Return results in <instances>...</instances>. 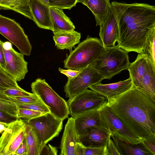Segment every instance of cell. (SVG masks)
<instances>
[{
  "instance_id": "cell-1",
  "label": "cell",
  "mask_w": 155,
  "mask_h": 155,
  "mask_svg": "<svg viewBox=\"0 0 155 155\" xmlns=\"http://www.w3.org/2000/svg\"><path fill=\"white\" fill-rule=\"evenodd\" d=\"M106 105L132 134L143 140L155 139V98L133 86L107 98Z\"/></svg>"
},
{
  "instance_id": "cell-2",
  "label": "cell",
  "mask_w": 155,
  "mask_h": 155,
  "mask_svg": "<svg viewBox=\"0 0 155 155\" xmlns=\"http://www.w3.org/2000/svg\"><path fill=\"white\" fill-rule=\"evenodd\" d=\"M117 23V46L127 52L142 53L149 35L155 31V7L146 3H111Z\"/></svg>"
},
{
  "instance_id": "cell-3",
  "label": "cell",
  "mask_w": 155,
  "mask_h": 155,
  "mask_svg": "<svg viewBox=\"0 0 155 155\" xmlns=\"http://www.w3.org/2000/svg\"><path fill=\"white\" fill-rule=\"evenodd\" d=\"M105 50L100 40L88 35L86 39L79 43L64 61V67L78 70L90 64Z\"/></svg>"
},
{
  "instance_id": "cell-4",
  "label": "cell",
  "mask_w": 155,
  "mask_h": 155,
  "mask_svg": "<svg viewBox=\"0 0 155 155\" xmlns=\"http://www.w3.org/2000/svg\"><path fill=\"white\" fill-rule=\"evenodd\" d=\"M105 51L90 64L110 79L122 71L128 70L130 63L128 52L117 45L105 47Z\"/></svg>"
},
{
  "instance_id": "cell-5",
  "label": "cell",
  "mask_w": 155,
  "mask_h": 155,
  "mask_svg": "<svg viewBox=\"0 0 155 155\" xmlns=\"http://www.w3.org/2000/svg\"><path fill=\"white\" fill-rule=\"evenodd\" d=\"M127 70L133 86L155 98V66L149 58L139 54Z\"/></svg>"
},
{
  "instance_id": "cell-6",
  "label": "cell",
  "mask_w": 155,
  "mask_h": 155,
  "mask_svg": "<svg viewBox=\"0 0 155 155\" xmlns=\"http://www.w3.org/2000/svg\"><path fill=\"white\" fill-rule=\"evenodd\" d=\"M32 93L36 95L48 107L50 113L63 121L69 111L67 102L59 96L45 81L38 78L31 85Z\"/></svg>"
},
{
  "instance_id": "cell-7",
  "label": "cell",
  "mask_w": 155,
  "mask_h": 155,
  "mask_svg": "<svg viewBox=\"0 0 155 155\" xmlns=\"http://www.w3.org/2000/svg\"><path fill=\"white\" fill-rule=\"evenodd\" d=\"M63 122L50 113H48L26 123L33 128L42 150L49 141L58 136L63 128Z\"/></svg>"
},
{
  "instance_id": "cell-8",
  "label": "cell",
  "mask_w": 155,
  "mask_h": 155,
  "mask_svg": "<svg viewBox=\"0 0 155 155\" xmlns=\"http://www.w3.org/2000/svg\"><path fill=\"white\" fill-rule=\"evenodd\" d=\"M0 34L24 55H30L32 46L28 37L20 25L15 20L0 14Z\"/></svg>"
},
{
  "instance_id": "cell-9",
  "label": "cell",
  "mask_w": 155,
  "mask_h": 155,
  "mask_svg": "<svg viewBox=\"0 0 155 155\" xmlns=\"http://www.w3.org/2000/svg\"><path fill=\"white\" fill-rule=\"evenodd\" d=\"M104 77L90 64L80 69L75 77L68 79L64 86L66 97L70 98L87 89L93 85L101 83Z\"/></svg>"
},
{
  "instance_id": "cell-10",
  "label": "cell",
  "mask_w": 155,
  "mask_h": 155,
  "mask_svg": "<svg viewBox=\"0 0 155 155\" xmlns=\"http://www.w3.org/2000/svg\"><path fill=\"white\" fill-rule=\"evenodd\" d=\"M107 100L105 97L96 91L87 89L69 98L67 102L69 114L74 118L85 112L100 107Z\"/></svg>"
},
{
  "instance_id": "cell-11",
  "label": "cell",
  "mask_w": 155,
  "mask_h": 155,
  "mask_svg": "<svg viewBox=\"0 0 155 155\" xmlns=\"http://www.w3.org/2000/svg\"><path fill=\"white\" fill-rule=\"evenodd\" d=\"M25 124L19 118L7 124L0 137V155H14L25 139Z\"/></svg>"
},
{
  "instance_id": "cell-12",
  "label": "cell",
  "mask_w": 155,
  "mask_h": 155,
  "mask_svg": "<svg viewBox=\"0 0 155 155\" xmlns=\"http://www.w3.org/2000/svg\"><path fill=\"white\" fill-rule=\"evenodd\" d=\"M107 100L99 109L100 114L109 133L119 140L133 144L140 143L141 140L132 134L122 122L106 105Z\"/></svg>"
},
{
  "instance_id": "cell-13",
  "label": "cell",
  "mask_w": 155,
  "mask_h": 155,
  "mask_svg": "<svg viewBox=\"0 0 155 155\" xmlns=\"http://www.w3.org/2000/svg\"><path fill=\"white\" fill-rule=\"evenodd\" d=\"M3 50L5 62V70L17 81L25 78L28 71V62L24 55L15 51L10 42H3Z\"/></svg>"
},
{
  "instance_id": "cell-14",
  "label": "cell",
  "mask_w": 155,
  "mask_h": 155,
  "mask_svg": "<svg viewBox=\"0 0 155 155\" xmlns=\"http://www.w3.org/2000/svg\"><path fill=\"white\" fill-rule=\"evenodd\" d=\"M101 107L85 112L74 118L76 129L79 136L82 135L87 128L91 127L101 129L109 132L100 113Z\"/></svg>"
},
{
  "instance_id": "cell-15",
  "label": "cell",
  "mask_w": 155,
  "mask_h": 155,
  "mask_svg": "<svg viewBox=\"0 0 155 155\" xmlns=\"http://www.w3.org/2000/svg\"><path fill=\"white\" fill-rule=\"evenodd\" d=\"M81 143L75 128V119L68 118L65 126L60 144V155H74L77 143Z\"/></svg>"
},
{
  "instance_id": "cell-16",
  "label": "cell",
  "mask_w": 155,
  "mask_h": 155,
  "mask_svg": "<svg viewBox=\"0 0 155 155\" xmlns=\"http://www.w3.org/2000/svg\"><path fill=\"white\" fill-rule=\"evenodd\" d=\"M99 26V35L103 46L105 47L115 46L118 38L119 31L116 18L111 11L104 22Z\"/></svg>"
},
{
  "instance_id": "cell-17",
  "label": "cell",
  "mask_w": 155,
  "mask_h": 155,
  "mask_svg": "<svg viewBox=\"0 0 155 155\" xmlns=\"http://www.w3.org/2000/svg\"><path fill=\"white\" fill-rule=\"evenodd\" d=\"M81 142L86 147H99L107 145L111 133L101 129L91 127L79 136Z\"/></svg>"
},
{
  "instance_id": "cell-18",
  "label": "cell",
  "mask_w": 155,
  "mask_h": 155,
  "mask_svg": "<svg viewBox=\"0 0 155 155\" xmlns=\"http://www.w3.org/2000/svg\"><path fill=\"white\" fill-rule=\"evenodd\" d=\"M30 7L33 21L39 28L53 30L50 7L39 0H30Z\"/></svg>"
},
{
  "instance_id": "cell-19",
  "label": "cell",
  "mask_w": 155,
  "mask_h": 155,
  "mask_svg": "<svg viewBox=\"0 0 155 155\" xmlns=\"http://www.w3.org/2000/svg\"><path fill=\"white\" fill-rule=\"evenodd\" d=\"M132 87V80L130 77L126 80L117 82L106 84H97L89 88L108 98L121 94Z\"/></svg>"
},
{
  "instance_id": "cell-20",
  "label": "cell",
  "mask_w": 155,
  "mask_h": 155,
  "mask_svg": "<svg viewBox=\"0 0 155 155\" xmlns=\"http://www.w3.org/2000/svg\"><path fill=\"white\" fill-rule=\"evenodd\" d=\"M92 12L96 21V26L102 24L111 11L110 0H78Z\"/></svg>"
},
{
  "instance_id": "cell-21",
  "label": "cell",
  "mask_w": 155,
  "mask_h": 155,
  "mask_svg": "<svg viewBox=\"0 0 155 155\" xmlns=\"http://www.w3.org/2000/svg\"><path fill=\"white\" fill-rule=\"evenodd\" d=\"M50 12L53 34L74 30V24L62 9L50 6Z\"/></svg>"
},
{
  "instance_id": "cell-22",
  "label": "cell",
  "mask_w": 155,
  "mask_h": 155,
  "mask_svg": "<svg viewBox=\"0 0 155 155\" xmlns=\"http://www.w3.org/2000/svg\"><path fill=\"white\" fill-rule=\"evenodd\" d=\"M53 34V38L58 49L71 50L75 45L80 42L81 33L74 30L60 31Z\"/></svg>"
},
{
  "instance_id": "cell-23",
  "label": "cell",
  "mask_w": 155,
  "mask_h": 155,
  "mask_svg": "<svg viewBox=\"0 0 155 155\" xmlns=\"http://www.w3.org/2000/svg\"><path fill=\"white\" fill-rule=\"evenodd\" d=\"M30 0H0V9L10 10L33 21L30 7Z\"/></svg>"
},
{
  "instance_id": "cell-24",
  "label": "cell",
  "mask_w": 155,
  "mask_h": 155,
  "mask_svg": "<svg viewBox=\"0 0 155 155\" xmlns=\"http://www.w3.org/2000/svg\"><path fill=\"white\" fill-rule=\"evenodd\" d=\"M111 137L120 155H151L143 148L140 143L135 144L125 143L118 139L112 133Z\"/></svg>"
},
{
  "instance_id": "cell-25",
  "label": "cell",
  "mask_w": 155,
  "mask_h": 155,
  "mask_svg": "<svg viewBox=\"0 0 155 155\" xmlns=\"http://www.w3.org/2000/svg\"><path fill=\"white\" fill-rule=\"evenodd\" d=\"M25 132L27 155H40L42 149L38 138L33 128L26 123Z\"/></svg>"
},
{
  "instance_id": "cell-26",
  "label": "cell",
  "mask_w": 155,
  "mask_h": 155,
  "mask_svg": "<svg viewBox=\"0 0 155 155\" xmlns=\"http://www.w3.org/2000/svg\"><path fill=\"white\" fill-rule=\"evenodd\" d=\"M18 86L17 81L0 67V90H5Z\"/></svg>"
},
{
  "instance_id": "cell-27",
  "label": "cell",
  "mask_w": 155,
  "mask_h": 155,
  "mask_svg": "<svg viewBox=\"0 0 155 155\" xmlns=\"http://www.w3.org/2000/svg\"><path fill=\"white\" fill-rule=\"evenodd\" d=\"M141 54L147 56L155 66V31L148 36L144 51Z\"/></svg>"
},
{
  "instance_id": "cell-28",
  "label": "cell",
  "mask_w": 155,
  "mask_h": 155,
  "mask_svg": "<svg viewBox=\"0 0 155 155\" xmlns=\"http://www.w3.org/2000/svg\"><path fill=\"white\" fill-rule=\"evenodd\" d=\"M17 104L18 108L29 109L45 113H50L48 107L39 98L34 103Z\"/></svg>"
},
{
  "instance_id": "cell-29",
  "label": "cell",
  "mask_w": 155,
  "mask_h": 155,
  "mask_svg": "<svg viewBox=\"0 0 155 155\" xmlns=\"http://www.w3.org/2000/svg\"><path fill=\"white\" fill-rule=\"evenodd\" d=\"M45 113L30 109L18 108L17 117L25 122L33 118L38 117Z\"/></svg>"
},
{
  "instance_id": "cell-30",
  "label": "cell",
  "mask_w": 155,
  "mask_h": 155,
  "mask_svg": "<svg viewBox=\"0 0 155 155\" xmlns=\"http://www.w3.org/2000/svg\"><path fill=\"white\" fill-rule=\"evenodd\" d=\"M18 109L16 103L0 98V110L18 117Z\"/></svg>"
},
{
  "instance_id": "cell-31",
  "label": "cell",
  "mask_w": 155,
  "mask_h": 155,
  "mask_svg": "<svg viewBox=\"0 0 155 155\" xmlns=\"http://www.w3.org/2000/svg\"><path fill=\"white\" fill-rule=\"evenodd\" d=\"M78 0H49L50 6L70 10L75 6Z\"/></svg>"
},
{
  "instance_id": "cell-32",
  "label": "cell",
  "mask_w": 155,
  "mask_h": 155,
  "mask_svg": "<svg viewBox=\"0 0 155 155\" xmlns=\"http://www.w3.org/2000/svg\"><path fill=\"white\" fill-rule=\"evenodd\" d=\"M4 92L6 95L10 97L28 96L33 94L26 91L19 86L7 89L4 91Z\"/></svg>"
},
{
  "instance_id": "cell-33",
  "label": "cell",
  "mask_w": 155,
  "mask_h": 155,
  "mask_svg": "<svg viewBox=\"0 0 155 155\" xmlns=\"http://www.w3.org/2000/svg\"><path fill=\"white\" fill-rule=\"evenodd\" d=\"M10 97L11 101L17 104L32 103L36 101L38 99V97L33 93L30 96Z\"/></svg>"
},
{
  "instance_id": "cell-34",
  "label": "cell",
  "mask_w": 155,
  "mask_h": 155,
  "mask_svg": "<svg viewBox=\"0 0 155 155\" xmlns=\"http://www.w3.org/2000/svg\"><path fill=\"white\" fill-rule=\"evenodd\" d=\"M107 146L99 147L84 146V155H108Z\"/></svg>"
},
{
  "instance_id": "cell-35",
  "label": "cell",
  "mask_w": 155,
  "mask_h": 155,
  "mask_svg": "<svg viewBox=\"0 0 155 155\" xmlns=\"http://www.w3.org/2000/svg\"><path fill=\"white\" fill-rule=\"evenodd\" d=\"M140 143L143 148L151 155H155V139L151 140H143Z\"/></svg>"
},
{
  "instance_id": "cell-36",
  "label": "cell",
  "mask_w": 155,
  "mask_h": 155,
  "mask_svg": "<svg viewBox=\"0 0 155 155\" xmlns=\"http://www.w3.org/2000/svg\"><path fill=\"white\" fill-rule=\"evenodd\" d=\"M18 118L0 110V121L8 124Z\"/></svg>"
},
{
  "instance_id": "cell-37",
  "label": "cell",
  "mask_w": 155,
  "mask_h": 155,
  "mask_svg": "<svg viewBox=\"0 0 155 155\" xmlns=\"http://www.w3.org/2000/svg\"><path fill=\"white\" fill-rule=\"evenodd\" d=\"M58 150L57 148L50 144L48 146L45 145L43 148L41 152V155H57Z\"/></svg>"
},
{
  "instance_id": "cell-38",
  "label": "cell",
  "mask_w": 155,
  "mask_h": 155,
  "mask_svg": "<svg viewBox=\"0 0 155 155\" xmlns=\"http://www.w3.org/2000/svg\"><path fill=\"white\" fill-rule=\"evenodd\" d=\"M107 147L108 155H120L113 140L110 138L109 140Z\"/></svg>"
},
{
  "instance_id": "cell-39",
  "label": "cell",
  "mask_w": 155,
  "mask_h": 155,
  "mask_svg": "<svg viewBox=\"0 0 155 155\" xmlns=\"http://www.w3.org/2000/svg\"><path fill=\"white\" fill-rule=\"evenodd\" d=\"M59 71L62 74L66 76L68 79H71L75 77L79 73L80 70H76L71 69H64L59 68Z\"/></svg>"
},
{
  "instance_id": "cell-40",
  "label": "cell",
  "mask_w": 155,
  "mask_h": 155,
  "mask_svg": "<svg viewBox=\"0 0 155 155\" xmlns=\"http://www.w3.org/2000/svg\"><path fill=\"white\" fill-rule=\"evenodd\" d=\"M14 155H27V149L25 139L15 152Z\"/></svg>"
},
{
  "instance_id": "cell-41",
  "label": "cell",
  "mask_w": 155,
  "mask_h": 155,
  "mask_svg": "<svg viewBox=\"0 0 155 155\" xmlns=\"http://www.w3.org/2000/svg\"><path fill=\"white\" fill-rule=\"evenodd\" d=\"M3 44V42L0 39V67L5 70V62Z\"/></svg>"
},
{
  "instance_id": "cell-42",
  "label": "cell",
  "mask_w": 155,
  "mask_h": 155,
  "mask_svg": "<svg viewBox=\"0 0 155 155\" xmlns=\"http://www.w3.org/2000/svg\"><path fill=\"white\" fill-rule=\"evenodd\" d=\"M84 146L81 143H76L74 155H84Z\"/></svg>"
},
{
  "instance_id": "cell-43",
  "label": "cell",
  "mask_w": 155,
  "mask_h": 155,
  "mask_svg": "<svg viewBox=\"0 0 155 155\" xmlns=\"http://www.w3.org/2000/svg\"><path fill=\"white\" fill-rule=\"evenodd\" d=\"M8 124L6 123L0 121V133L6 130Z\"/></svg>"
},
{
  "instance_id": "cell-44",
  "label": "cell",
  "mask_w": 155,
  "mask_h": 155,
  "mask_svg": "<svg viewBox=\"0 0 155 155\" xmlns=\"http://www.w3.org/2000/svg\"><path fill=\"white\" fill-rule=\"evenodd\" d=\"M43 3L46 5L50 7L49 2V0H39Z\"/></svg>"
}]
</instances>
